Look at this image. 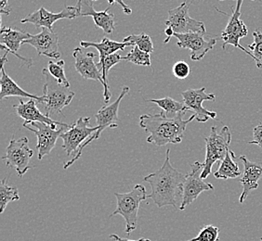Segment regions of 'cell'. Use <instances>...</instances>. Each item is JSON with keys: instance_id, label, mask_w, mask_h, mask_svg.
<instances>
[{"instance_id": "17", "label": "cell", "mask_w": 262, "mask_h": 241, "mask_svg": "<svg viewBox=\"0 0 262 241\" xmlns=\"http://www.w3.org/2000/svg\"><path fill=\"white\" fill-rule=\"evenodd\" d=\"M76 10L75 7H66L64 10H61L60 13H52L51 11L46 10L45 8H40L39 10H36L30 13L29 15L26 16V18L21 19V23H32L36 28H47V29H52V26L55 23L57 20H62V19H76Z\"/></svg>"}, {"instance_id": "12", "label": "cell", "mask_w": 262, "mask_h": 241, "mask_svg": "<svg viewBox=\"0 0 262 241\" xmlns=\"http://www.w3.org/2000/svg\"><path fill=\"white\" fill-rule=\"evenodd\" d=\"M235 1H236L235 10L232 11L227 26L225 27V29L222 31V35H221V38L223 41L222 49L225 50L228 45H231L241 50L245 53H247V55L253 58L251 52L240 45V39L247 36L248 34V29L247 26L245 25V22L241 20V14H242L241 8H242L244 0H235Z\"/></svg>"}, {"instance_id": "41", "label": "cell", "mask_w": 262, "mask_h": 241, "mask_svg": "<svg viewBox=\"0 0 262 241\" xmlns=\"http://www.w3.org/2000/svg\"><path fill=\"white\" fill-rule=\"evenodd\" d=\"M78 1H81V0H78Z\"/></svg>"}, {"instance_id": "8", "label": "cell", "mask_w": 262, "mask_h": 241, "mask_svg": "<svg viewBox=\"0 0 262 241\" xmlns=\"http://www.w3.org/2000/svg\"><path fill=\"white\" fill-rule=\"evenodd\" d=\"M204 169V163L200 161H195L191 165V172L185 175V179L182 186V202L179 207V210L182 211L187 206L192 204L197 198L205 191L214 190V186L212 184L205 182L202 178V172Z\"/></svg>"}, {"instance_id": "27", "label": "cell", "mask_w": 262, "mask_h": 241, "mask_svg": "<svg viewBox=\"0 0 262 241\" xmlns=\"http://www.w3.org/2000/svg\"><path fill=\"white\" fill-rule=\"evenodd\" d=\"M19 199L20 196L18 188L10 186L8 183V178L0 182V213L5 211L9 203L18 201Z\"/></svg>"}, {"instance_id": "23", "label": "cell", "mask_w": 262, "mask_h": 241, "mask_svg": "<svg viewBox=\"0 0 262 241\" xmlns=\"http://www.w3.org/2000/svg\"><path fill=\"white\" fill-rule=\"evenodd\" d=\"M80 45L81 47H83L85 50L89 47L96 49L97 51H99V57H100L99 63L102 62L108 56L113 55L118 51H125L126 46H133L131 43L116 42V41L111 40L106 37L102 38V40L100 43L90 42V41H81Z\"/></svg>"}, {"instance_id": "20", "label": "cell", "mask_w": 262, "mask_h": 241, "mask_svg": "<svg viewBox=\"0 0 262 241\" xmlns=\"http://www.w3.org/2000/svg\"><path fill=\"white\" fill-rule=\"evenodd\" d=\"M240 160L244 163V173L239 181L243 186V192L239 198V202L244 203L250 192L258 187V181L262 178V166L257 162L249 161L247 156H241Z\"/></svg>"}, {"instance_id": "3", "label": "cell", "mask_w": 262, "mask_h": 241, "mask_svg": "<svg viewBox=\"0 0 262 241\" xmlns=\"http://www.w3.org/2000/svg\"><path fill=\"white\" fill-rule=\"evenodd\" d=\"M117 206L110 217L121 215L126 221L125 232L128 236L137 228L138 213L142 201L149 198L145 186L138 184L127 193H115Z\"/></svg>"}, {"instance_id": "7", "label": "cell", "mask_w": 262, "mask_h": 241, "mask_svg": "<svg viewBox=\"0 0 262 241\" xmlns=\"http://www.w3.org/2000/svg\"><path fill=\"white\" fill-rule=\"evenodd\" d=\"M12 137L6 149V156L3 157V160L8 168L14 169L19 177H23L32 168L30 160L34 155V151L29 148L27 137H21L20 139H15L14 136Z\"/></svg>"}, {"instance_id": "22", "label": "cell", "mask_w": 262, "mask_h": 241, "mask_svg": "<svg viewBox=\"0 0 262 241\" xmlns=\"http://www.w3.org/2000/svg\"><path fill=\"white\" fill-rule=\"evenodd\" d=\"M4 64H1V78H0V101H3L6 98L10 97H20V98H28L29 100L33 99L37 101L38 103H42L44 101V95H33L18 86V84L10 78V76L6 73Z\"/></svg>"}, {"instance_id": "14", "label": "cell", "mask_w": 262, "mask_h": 241, "mask_svg": "<svg viewBox=\"0 0 262 241\" xmlns=\"http://www.w3.org/2000/svg\"><path fill=\"white\" fill-rule=\"evenodd\" d=\"M183 102L189 111H192L195 120L199 123H206L209 119H216L217 113L215 111H207L203 107L204 101H215L216 95L206 92V87L199 89H188L182 93Z\"/></svg>"}, {"instance_id": "11", "label": "cell", "mask_w": 262, "mask_h": 241, "mask_svg": "<svg viewBox=\"0 0 262 241\" xmlns=\"http://www.w3.org/2000/svg\"><path fill=\"white\" fill-rule=\"evenodd\" d=\"M23 126L35 133L37 137L36 149L38 152V160L40 161L54 149L56 142L59 137H61V134L70 128L61 126L60 129H58L57 126H50L43 123H24Z\"/></svg>"}, {"instance_id": "13", "label": "cell", "mask_w": 262, "mask_h": 241, "mask_svg": "<svg viewBox=\"0 0 262 241\" xmlns=\"http://www.w3.org/2000/svg\"><path fill=\"white\" fill-rule=\"evenodd\" d=\"M174 36L178 40V46L191 51V60L193 61L203 60L207 52L212 51L217 44L216 38H206V34L203 33H175Z\"/></svg>"}, {"instance_id": "21", "label": "cell", "mask_w": 262, "mask_h": 241, "mask_svg": "<svg viewBox=\"0 0 262 241\" xmlns=\"http://www.w3.org/2000/svg\"><path fill=\"white\" fill-rule=\"evenodd\" d=\"M18 105H13L16 113L20 118L25 120V123H43L52 126H66L71 127L72 125H67L63 123H60L57 120H52L50 117L43 114L35 104V100L30 99L29 101L24 102V101L20 99Z\"/></svg>"}, {"instance_id": "4", "label": "cell", "mask_w": 262, "mask_h": 241, "mask_svg": "<svg viewBox=\"0 0 262 241\" xmlns=\"http://www.w3.org/2000/svg\"><path fill=\"white\" fill-rule=\"evenodd\" d=\"M42 74L45 76V84L44 101L41 104L44 106V114L51 118L52 116L61 114V111L73 101L76 93L71 91L69 87L61 85L51 76L48 69H43Z\"/></svg>"}, {"instance_id": "36", "label": "cell", "mask_w": 262, "mask_h": 241, "mask_svg": "<svg viewBox=\"0 0 262 241\" xmlns=\"http://www.w3.org/2000/svg\"><path fill=\"white\" fill-rule=\"evenodd\" d=\"M11 8L8 4V0H0V12L1 14L10 15L11 12Z\"/></svg>"}, {"instance_id": "40", "label": "cell", "mask_w": 262, "mask_h": 241, "mask_svg": "<svg viewBox=\"0 0 262 241\" xmlns=\"http://www.w3.org/2000/svg\"><path fill=\"white\" fill-rule=\"evenodd\" d=\"M260 241H262V237H261V238H260Z\"/></svg>"}, {"instance_id": "31", "label": "cell", "mask_w": 262, "mask_h": 241, "mask_svg": "<svg viewBox=\"0 0 262 241\" xmlns=\"http://www.w3.org/2000/svg\"><path fill=\"white\" fill-rule=\"evenodd\" d=\"M48 70L61 85L66 86V87L70 86V83L67 80L66 73H64V60H60L58 62L50 60L49 66H48Z\"/></svg>"}, {"instance_id": "16", "label": "cell", "mask_w": 262, "mask_h": 241, "mask_svg": "<svg viewBox=\"0 0 262 241\" xmlns=\"http://www.w3.org/2000/svg\"><path fill=\"white\" fill-rule=\"evenodd\" d=\"M77 17H88L91 16L94 20L95 27L101 28L107 35H111L115 30L116 20L115 15L110 13V7L102 11H96L93 8L91 0H81L77 1L75 6Z\"/></svg>"}, {"instance_id": "2", "label": "cell", "mask_w": 262, "mask_h": 241, "mask_svg": "<svg viewBox=\"0 0 262 241\" xmlns=\"http://www.w3.org/2000/svg\"><path fill=\"white\" fill-rule=\"evenodd\" d=\"M183 115L184 113H180L176 117H167L163 111L158 114L141 115L140 126L149 134L147 142L158 147L181 143L187 126L195 119L192 114L188 120H183Z\"/></svg>"}, {"instance_id": "6", "label": "cell", "mask_w": 262, "mask_h": 241, "mask_svg": "<svg viewBox=\"0 0 262 241\" xmlns=\"http://www.w3.org/2000/svg\"><path fill=\"white\" fill-rule=\"evenodd\" d=\"M129 92V87L128 86H124L122 89L121 93L119 97L116 99V101H114L110 105L103 106L102 108L100 109V111L97 112L96 114V123L97 126L99 127V130L96 133L93 134V136L91 138H89L88 140L82 145L80 151L78 152V154L73 158L72 160L67 161L63 165V169H68L72 164H74L82 155V151L86 148L88 145H90L92 141L98 139L101 133L105 130L106 128H117L118 127V111H119V106L121 103V101L126 97Z\"/></svg>"}, {"instance_id": "10", "label": "cell", "mask_w": 262, "mask_h": 241, "mask_svg": "<svg viewBox=\"0 0 262 241\" xmlns=\"http://www.w3.org/2000/svg\"><path fill=\"white\" fill-rule=\"evenodd\" d=\"M190 5V2H182L179 7L168 10V18L166 21V26L172 28L176 34H207L205 23L193 19L189 14Z\"/></svg>"}, {"instance_id": "33", "label": "cell", "mask_w": 262, "mask_h": 241, "mask_svg": "<svg viewBox=\"0 0 262 241\" xmlns=\"http://www.w3.org/2000/svg\"><path fill=\"white\" fill-rule=\"evenodd\" d=\"M172 73L178 79H185L190 75L191 69H190V66L188 65V63L183 60H181L174 64L172 68Z\"/></svg>"}, {"instance_id": "34", "label": "cell", "mask_w": 262, "mask_h": 241, "mask_svg": "<svg viewBox=\"0 0 262 241\" xmlns=\"http://www.w3.org/2000/svg\"><path fill=\"white\" fill-rule=\"evenodd\" d=\"M248 144H254L262 149V124L253 129V140L249 141Z\"/></svg>"}, {"instance_id": "1", "label": "cell", "mask_w": 262, "mask_h": 241, "mask_svg": "<svg viewBox=\"0 0 262 241\" xmlns=\"http://www.w3.org/2000/svg\"><path fill=\"white\" fill-rule=\"evenodd\" d=\"M169 152L170 150L167 149L166 160L161 168L143 178V180L151 186V193L149 198L154 201L158 208L178 207L179 198L181 197L182 199V186L185 175L172 166Z\"/></svg>"}, {"instance_id": "5", "label": "cell", "mask_w": 262, "mask_h": 241, "mask_svg": "<svg viewBox=\"0 0 262 241\" xmlns=\"http://www.w3.org/2000/svg\"><path fill=\"white\" fill-rule=\"evenodd\" d=\"M206 141V159L204 169L202 172L203 179L207 178L211 175L212 167L215 163H219L224 160L225 156L230 150L232 142V133L228 126H223L221 132H217L216 126H212L211 132L208 137H205Z\"/></svg>"}, {"instance_id": "26", "label": "cell", "mask_w": 262, "mask_h": 241, "mask_svg": "<svg viewBox=\"0 0 262 241\" xmlns=\"http://www.w3.org/2000/svg\"><path fill=\"white\" fill-rule=\"evenodd\" d=\"M148 101L152 102L159 108H161L162 111L167 117H176L180 113H185L186 111H189L184 102L175 101L168 97L158 100H149Z\"/></svg>"}, {"instance_id": "24", "label": "cell", "mask_w": 262, "mask_h": 241, "mask_svg": "<svg viewBox=\"0 0 262 241\" xmlns=\"http://www.w3.org/2000/svg\"><path fill=\"white\" fill-rule=\"evenodd\" d=\"M236 157L234 152L230 149L222 161L217 171L214 173V176L217 179H233L241 175L239 165L237 163Z\"/></svg>"}, {"instance_id": "39", "label": "cell", "mask_w": 262, "mask_h": 241, "mask_svg": "<svg viewBox=\"0 0 262 241\" xmlns=\"http://www.w3.org/2000/svg\"><path fill=\"white\" fill-rule=\"evenodd\" d=\"M251 1H256V0H251Z\"/></svg>"}, {"instance_id": "18", "label": "cell", "mask_w": 262, "mask_h": 241, "mask_svg": "<svg viewBox=\"0 0 262 241\" xmlns=\"http://www.w3.org/2000/svg\"><path fill=\"white\" fill-rule=\"evenodd\" d=\"M30 36L31 34H28L26 31L12 29L11 27H2L0 35V47L5 52L17 57L27 67H31L33 65L32 59H26L17 53V51L20 50V45H23V42L29 39Z\"/></svg>"}, {"instance_id": "25", "label": "cell", "mask_w": 262, "mask_h": 241, "mask_svg": "<svg viewBox=\"0 0 262 241\" xmlns=\"http://www.w3.org/2000/svg\"><path fill=\"white\" fill-rule=\"evenodd\" d=\"M122 60L121 56L117 53H115L113 55L108 56L105 58V60H103L101 63H98L97 65L99 67V69L101 70V76H102V81H103V98H104V102L108 103L109 101L111 100V93L108 86V74L114 66L118 64Z\"/></svg>"}, {"instance_id": "37", "label": "cell", "mask_w": 262, "mask_h": 241, "mask_svg": "<svg viewBox=\"0 0 262 241\" xmlns=\"http://www.w3.org/2000/svg\"><path fill=\"white\" fill-rule=\"evenodd\" d=\"M109 237L111 238L112 240L114 241H151L148 238H140L138 240H134V239H128V238H124V237H120L119 236H117L116 234H111Z\"/></svg>"}, {"instance_id": "9", "label": "cell", "mask_w": 262, "mask_h": 241, "mask_svg": "<svg viewBox=\"0 0 262 241\" xmlns=\"http://www.w3.org/2000/svg\"><path fill=\"white\" fill-rule=\"evenodd\" d=\"M90 117L79 118L69 129L61 134V138L63 140L62 149L66 151L67 156L74 154L75 158L80 151L82 145L99 130L98 126H90Z\"/></svg>"}, {"instance_id": "15", "label": "cell", "mask_w": 262, "mask_h": 241, "mask_svg": "<svg viewBox=\"0 0 262 241\" xmlns=\"http://www.w3.org/2000/svg\"><path fill=\"white\" fill-rule=\"evenodd\" d=\"M30 45L35 47L39 56H47L54 60H59L61 52L59 51V36L51 29L42 28L39 34L31 35L30 38L23 42V45Z\"/></svg>"}, {"instance_id": "28", "label": "cell", "mask_w": 262, "mask_h": 241, "mask_svg": "<svg viewBox=\"0 0 262 241\" xmlns=\"http://www.w3.org/2000/svg\"><path fill=\"white\" fill-rule=\"evenodd\" d=\"M123 42L131 43L133 46L136 45L141 51L150 53V54L155 51L154 43L151 41V37L145 33H141L140 35H128L123 39Z\"/></svg>"}, {"instance_id": "38", "label": "cell", "mask_w": 262, "mask_h": 241, "mask_svg": "<svg viewBox=\"0 0 262 241\" xmlns=\"http://www.w3.org/2000/svg\"><path fill=\"white\" fill-rule=\"evenodd\" d=\"M165 34H166V40L164 41V43L165 44H167L168 42H169V40H170V38H171V36H174V31L172 30V28H170V27H167L166 28V30H165Z\"/></svg>"}, {"instance_id": "19", "label": "cell", "mask_w": 262, "mask_h": 241, "mask_svg": "<svg viewBox=\"0 0 262 241\" xmlns=\"http://www.w3.org/2000/svg\"><path fill=\"white\" fill-rule=\"evenodd\" d=\"M95 56V53L86 52L83 47H76L73 52V57L75 58V68L82 78L86 80L99 81L103 86L101 70L94 62Z\"/></svg>"}, {"instance_id": "29", "label": "cell", "mask_w": 262, "mask_h": 241, "mask_svg": "<svg viewBox=\"0 0 262 241\" xmlns=\"http://www.w3.org/2000/svg\"><path fill=\"white\" fill-rule=\"evenodd\" d=\"M122 60L134 63L137 65L149 66V67L151 66L150 53L141 51L136 45L132 46V50L127 55L122 57Z\"/></svg>"}, {"instance_id": "32", "label": "cell", "mask_w": 262, "mask_h": 241, "mask_svg": "<svg viewBox=\"0 0 262 241\" xmlns=\"http://www.w3.org/2000/svg\"><path fill=\"white\" fill-rule=\"evenodd\" d=\"M187 241H220V228L211 225L205 226L195 237Z\"/></svg>"}, {"instance_id": "35", "label": "cell", "mask_w": 262, "mask_h": 241, "mask_svg": "<svg viewBox=\"0 0 262 241\" xmlns=\"http://www.w3.org/2000/svg\"><path fill=\"white\" fill-rule=\"evenodd\" d=\"M91 1H98V0H91ZM108 2H109V4L111 6L114 5L115 3L121 6L124 13H126V15H130L131 13H132V10H131L128 6L125 4V2L123 0H108Z\"/></svg>"}, {"instance_id": "30", "label": "cell", "mask_w": 262, "mask_h": 241, "mask_svg": "<svg viewBox=\"0 0 262 241\" xmlns=\"http://www.w3.org/2000/svg\"><path fill=\"white\" fill-rule=\"evenodd\" d=\"M248 51L251 52L253 60L256 61V65L262 70V33L256 30L253 33V43L248 45Z\"/></svg>"}]
</instances>
